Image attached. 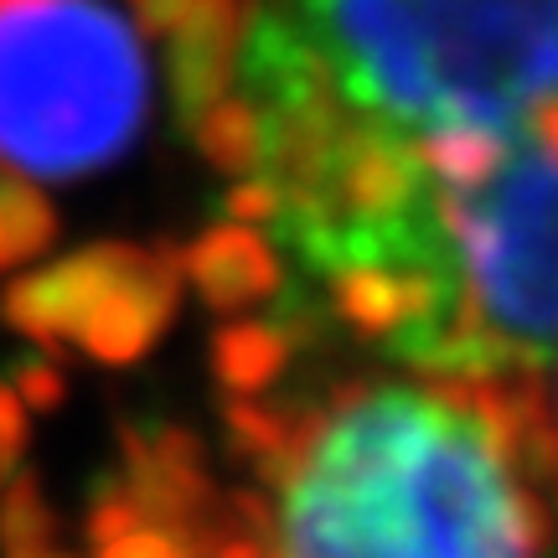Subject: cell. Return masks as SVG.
Instances as JSON below:
<instances>
[{
	"instance_id": "obj_4",
	"label": "cell",
	"mask_w": 558,
	"mask_h": 558,
	"mask_svg": "<svg viewBox=\"0 0 558 558\" xmlns=\"http://www.w3.org/2000/svg\"><path fill=\"white\" fill-rule=\"evenodd\" d=\"M150 62L109 0H0V160L26 177L99 171L145 120Z\"/></svg>"
},
{
	"instance_id": "obj_5",
	"label": "cell",
	"mask_w": 558,
	"mask_h": 558,
	"mask_svg": "<svg viewBox=\"0 0 558 558\" xmlns=\"http://www.w3.org/2000/svg\"><path fill=\"white\" fill-rule=\"evenodd\" d=\"M166 305L171 290L160 269L135 254H88L21 290L26 320H52L62 337H78L99 352L140 347L166 316Z\"/></svg>"
},
{
	"instance_id": "obj_2",
	"label": "cell",
	"mask_w": 558,
	"mask_h": 558,
	"mask_svg": "<svg viewBox=\"0 0 558 558\" xmlns=\"http://www.w3.org/2000/svg\"><path fill=\"white\" fill-rule=\"evenodd\" d=\"M518 409L476 383H367L269 450L264 543L239 558H543Z\"/></svg>"
},
{
	"instance_id": "obj_3",
	"label": "cell",
	"mask_w": 558,
	"mask_h": 558,
	"mask_svg": "<svg viewBox=\"0 0 558 558\" xmlns=\"http://www.w3.org/2000/svg\"><path fill=\"white\" fill-rule=\"evenodd\" d=\"M337 311L435 378H501L558 352V104L476 177L424 192L331 284Z\"/></svg>"
},
{
	"instance_id": "obj_1",
	"label": "cell",
	"mask_w": 558,
	"mask_h": 558,
	"mask_svg": "<svg viewBox=\"0 0 558 558\" xmlns=\"http://www.w3.org/2000/svg\"><path fill=\"white\" fill-rule=\"evenodd\" d=\"M558 104V0H269L218 104L228 160L414 156Z\"/></svg>"
}]
</instances>
